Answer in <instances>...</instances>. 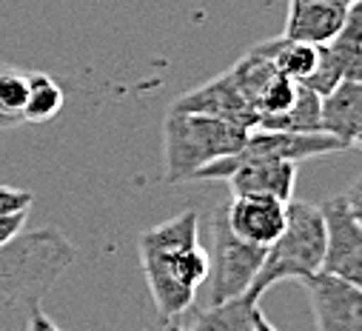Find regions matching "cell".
Listing matches in <instances>:
<instances>
[{
    "label": "cell",
    "instance_id": "cell-1",
    "mask_svg": "<svg viewBox=\"0 0 362 331\" xmlns=\"http://www.w3.org/2000/svg\"><path fill=\"white\" fill-rule=\"evenodd\" d=\"M140 266L157 314L163 320L183 317L211 272L209 248L200 243V214L186 209L146 228L140 234Z\"/></svg>",
    "mask_w": 362,
    "mask_h": 331
},
{
    "label": "cell",
    "instance_id": "cell-2",
    "mask_svg": "<svg viewBox=\"0 0 362 331\" xmlns=\"http://www.w3.org/2000/svg\"><path fill=\"white\" fill-rule=\"evenodd\" d=\"M77 248L60 228H35L0 245V303L40 306L74 266Z\"/></svg>",
    "mask_w": 362,
    "mask_h": 331
},
{
    "label": "cell",
    "instance_id": "cell-3",
    "mask_svg": "<svg viewBox=\"0 0 362 331\" xmlns=\"http://www.w3.org/2000/svg\"><path fill=\"white\" fill-rule=\"evenodd\" d=\"M243 123L203 115V112H180L168 109L163 126V166L165 183H189L203 166L240 151L248 140Z\"/></svg>",
    "mask_w": 362,
    "mask_h": 331
},
{
    "label": "cell",
    "instance_id": "cell-4",
    "mask_svg": "<svg viewBox=\"0 0 362 331\" xmlns=\"http://www.w3.org/2000/svg\"><path fill=\"white\" fill-rule=\"evenodd\" d=\"M325 257V220L320 206L291 200L283 234L265 248V260L248 289L257 300L283 280H311L322 272Z\"/></svg>",
    "mask_w": 362,
    "mask_h": 331
},
{
    "label": "cell",
    "instance_id": "cell-5",
    "mask_svg": "<svg viewBox=\"0 0 362 331\" xmlns=\"http://www.w3.org/2000/svg\"><path fill=\"white\" fill-rule=\"evenodd\" d=\"M209 231H211V303H223L228 297H237V294H245L265 260V248L262 245H254L248 240H240L228 223H226V211H214L211 214V223H209Z\"/></svg>",
    "mask_w": 362,
    "mask_h": 331
},
{
    "label": "cell",
    "instance_id": "cell-6",
    "mask_svg": "<svg viewBox=\"0 0 362 331\" xmlns=\"http://www.w3.org/2000/svg\"><path fill=\"white\" fill-rule=\"evenodd\" d=\"M320 211L325 220L322 272L362 289V226L354 220L342 194L328 197Z\"/></svg>",
    "mask_w": 362,
    "mask_h": 331
},
{
    "label": "cell",
    "instance_id": "cell-7",
    "mask_svg": "<svg viewBox=\"0 0 362 331\" xmlns=\"http://www.w3.org/2000/svg\"><path fill=\"white\" fill-rule=\"evenodd\" d=\"M311 300L317 331H362V289L334 274H314L303 283Z\"/></svg>",
    "mask_w": 362,
    "mask_h": 331
},
{
    "label": "cell",
    "instance_id": "cell-8",
    "mask_svg": "<svg viewBox=\"0 0 362 331\" xmlns=\"http://www.w3.org/2000/svg\"><path fill=\"white\" fill-rule=\"evenodd\" d=\"M351 146H345L339 137L328 134V132H277V129H251L248 140L240 151L251 154V157H268V160H288V163H300L308 157H322V154H334V151H345Z\"/></svg>",
    "mask_w": 362,
    "mask_h": 331
},
{
    "label": "cell",
    "instance_id": "cell-9",
    "mask_svg": "<svg viewBox=\"0 0 362 331\" xmlns=\"http://www.w3.org/2000/svg\"><path fill=\"white\" fill-rule=\"evenodd\" d=\"M228 228L254 245L268 248L274 243L288 220V203L277 197H231V203L223 209Z\"/></svg>",
    "mask_w": 362,
    "mask_h": 331
},
{
    "label": "cell",
    "instance_id": "cell-10",
    "mask_svg": "<svg viewBox=\"0 0 362 331\" xmlns=\"http://www.w3.org/2000/svg\"><path fill=\"white\" fill-rule=\"evenodd\" d=\"M354 0H288V21L283 37L300 43H331Z\"/></svg>",
    "mask_w": 362,
    "mask_h": 331
},
{
    "label": "cell",
    "instance_id": "cell-11",
    "mask_svg": "<svg viewBox=\"0 0 362 331\" xmlns=\"http://www.w3.org/2000/svg\"><path fill=\"white\" fill-rule=\"evenodd\" d=\"M171 109L217 115V117L243 123L245 129H254V126H257V112H254L251 103L240 95L231 71H223L220 77L209 80L206 86H200V89H194V92H189V95H183V98H177V100L171 103Z\"/></svg>",
    "mask_w": 362,
    "mask_h": 331
},
{
    "label": "cell",
    "instance_id": "cell-12",
    "mask_svg": "<svg viewBox=\"0 0 362 331\" xmlns=\"http://www.w3.org/2000/svg\"><path fill=\"white\" fill-rule=\"evenodd\" d=\"M359 120H362V80L345 77L328 95H322V132L351 146Z\"/></svg>",
    "mask_w": 362,
    "mask_h": 331
},
{
    "label": "cell",
    "instance_id": "cell-13",
    "mask_svg": "<svg viewBox=\"0 0 362 331\" xmlns=\"http://www.w3.org/2000/svg\"><path fill=\"white\" fill-rule=\"evenodd\" d=\"M259 300L254 294H237L223 303H211L209 308H197L186 325V331H257Z\"/></svg>",
    "mask_w": 362,
    "mask_h": 331
},
{
    "label": "cell",
    "instance_id": "cell-14",
    "mask_svg": "<svg viewBox=\"0 0 362 331\" xmlns=\"http://www.w3.org/2000/svg\"><path fill=\"white\" fill-rule=\"evenodd\" d=\"M254 129H277V132H322V98L308 86L297 89L294 103L271 117H259Z\"/></svg>",
    "mask_w": 362,
    "mask_h": 331
},
{
    "label": "cell",
    "instance_id": "cell-15",
    "mask_svg": "<svg viewBox=\"0 0 362 331\" xmlns=\"http://www.w3.org/2000/svg\"><path fill=\"white\" fill-rule=\"evenodd\" d=\"M29 98V71L0 60V132L23 126V109Z\"/></svg>",
    "mask_w": 362,
    "mask_h": 331
},
{
    "label": "cell",
    "instance_id": "cell-16",
    "mask_svg": "<svg viewBox=\"0 0 362 331\" xmlns=\"http://www.w3.org/2000/svg\"><path fill=\"white\" fill-rule=\"evenodd\" d=\"M63 109V89L46 71H29V98L23 117L26 123H46Z\"/></svg>",
    "mask_w": 362,
    "mask_h": 331
},
{
    "label": "cell",
    "instance_id": "cell-17",
    "mask_svg": "<svg viewBox=\"0 0 362 331\" xmlns=\"http://www.w3.org/2000/svg\"><path fill=\"white\" fill-rule=\"evenodd\" d=\"M271 43H274V66H277L286 77L303 83V80L314 71L317 57H320V46H314V43H300V40H288V37H283V35L274 37Z\"/></svg>",
    "mask_w": 362,
    "mask_h": 331
},
{
    "label": "cell",
    "instance_id": "cell-18",
    "mask_svg": "<svg viewBox=\"0 0 362 331\" xmlns=\"http://www.w3.org/2000/svg\"><path fill=\"white\" fill-rule=\"evenodd\" d=\"M339 80H345V66H342V60L328 49V43H322L320 46V57H317V66H314V71L303 80V86H308L311 92H317L320 98L322 95H328Z\"/></svg>",
    "mask_w": 362,
    "mask_h": 331
},
{
    "label": "cell",
    "instance_id": "cell-19",
    "mask_svg": "<svg viewBox=\"0 0 362 331\" xmlns=\"http://www.w3.org/2000/svg\"><path fill=\"white\" fill-rule=\"evenodd\" d=\"M35 203V194L29 189H12V186H0V214H18L29 211Z\"/></svg>",
    "mask_w": 362,
    "mask_h": 331
},
{
    "label": "cell",
    "instance_id": "cell-20",
    "mask_svg": "<svg viewBox=\"0 0 362 331\" xmlns=\"http://www.w3.org/2000/svg\"><path fill=\"white\" fill-rule=\"evenodd\" d=\"M26 217H29V211H18V214H0V245L9 243V240H15V237L23 231Z\"/></svg>",
    "mask_w": 362,
    "mask_h": 331
},
{
    "label": "cell",
    "instance_id": "cell-21",
    "mask_svg": "<svg viewBox=\"0 0 362 331\" xmlns=\"http://www.w3.org/2000/svg\"><path fill=\"white\" fill-rule=\"evenodd\" d=\"M342 197H345V203H348L354 220L362 226V178H356V180L348 186V192H345Z\"/></svg>",
    "mask_w": 362,
    "mask_h": 331
},
{
    "label": "cell",
    "instance_id": "cell-22",
    "mask_svg": "<svg viewBox=\"0 0 362 331\" xmlns=\"http://www.w3.org/2000/svg\"><path fill=\"white\" fill-rule=\"evenodd\" d=\"M49 328H52V317H49L40 306H32V314H29L26 331H49Z\"/></svg>",
    "mask_w": 362,
    "mask_h": 331
},
{
    "label": "cell",
    "instance_id": "cell-23",
    "mask_svg": "<svg viewBox=\"0 0 362 331\" xmlns=\"http://www.w3.org/2000/svg\"><path fill=\"white\" fill-rule=\"evenodd\" d=\"M257 331H280V328H274V325H271V320L259 311V317H257Z\"/></svg>",
    "mask_w": 362,
    "mask_h": 331
},
{
    "label": "cell",
    "instance_id": "cell-24",
    "mask_svg": "<svg viewBox=\"0 0 362 331\" xmlns=\"http://www.w3.org/2000/svg\"><path fill=\"white\" fill-rule=\"evenodd\" d=\"M163 331H186V325H183V323H180V317H177V320H165Z\"/></svg>",
    "mask_w": 362,
    "mask_h": 331
},
{
    "label": "cell",
    "instance_id": "cell-25",
    "mask_svg": "<svg viewBox=\"0 0 362 331\" xmlns=\"http://www.w3.org/2000/svg\"><path fill=\"white\" fill-rule=\"evenodd\" d=\"M351 146H356V149H362V120H359V126H356V134H354V140H351Z\"/></svg>",
    "mask_w": 362,
    "mask_h": 331
},
{
    "label": "cell",
    "instance_id": "cell-26",
    "mask_svg": "<svg viewBox=\"0 0 362 331\" xmlns=\"http://www.w3.org/2000/svg\"><path fill=\"white\" fill-rule=\"evenodd\" d=\"M49 331H60V328H57V325H54V323H52V328H49Z\"/></svg>",
    "mask_w": 362,
    "mask_h": 331
}]
</instances>
